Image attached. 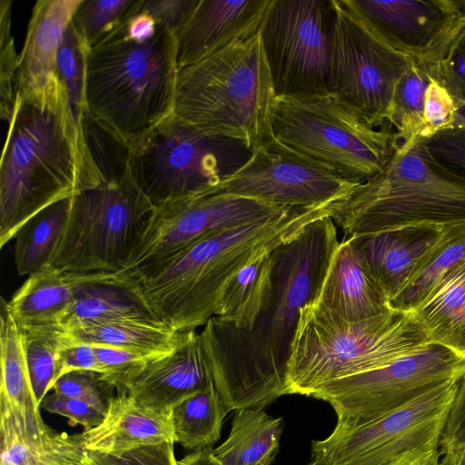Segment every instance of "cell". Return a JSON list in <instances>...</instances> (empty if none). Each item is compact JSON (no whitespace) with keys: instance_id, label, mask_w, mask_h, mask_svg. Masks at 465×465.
<instances>
[{"instance_id":"6da1fadb","label":"cell","mask_w":465,"mask_h":465,"mask_svg":"<svg viewBox=\"0 0 465 465\" xmlns=\"http://www.w3.org/2000/svg\"><path fill=\"white\" fill-rule=\"evenodd\" d=\"M339 243L330 216L309 223L271 252V293L251 329L213 316L198 333L228 411L264 408L288 394L286 370L300 311L316 301Z\"/></svg>"},{"instance_id":"7a4b0ae2","label":"cell","mask_w":465,"mask_h":465,"mask_svg":"<svg viewBox=\"0 0 465 465\" xmlns=\"http://www.w3.org/2000/svg\"><path fill=\"white\" fill-rule=\"evenodd\" d=\"M8 123L0 164V248L39 212L100 180L57 77L40 94H15Z\"/></svg>"},{"instance_id":"3957f363","label":"cell","mask_w":465,"mask_h":465,"mask_svg":"<svg viewBox=\"0 0 465 465\" xmlns=\"http://www.w3.org/2000/svg\"><path fill=\"white\" fill-rule=\"evenodd\" d=\"M331 206L289 207L282 213L203 238L113 275L131 288L165 325L195 330L215 316L225 282L257 257L292 239Z\"/></svg>"},{"instance_id":"277c9868","label":"cell","mask_w":465,"mask_h":465,"mask_svg":"<svg viewBox=\"0 0 465 465\" xmlns=\"http://www.w3.org/2000/svg\"><path fill=\"white\" fill-rule=\"evenodd\" d=\"M178 72L175 35L158 25L140 40L123 25L87 52L86 112L132 146L173 114Z\"/></svg>"},{"instance_id":"5b68a950","label":"cell","mask_w":465,"mask_h":465,"mask_svg":"<svg viewBox=\"0 0 465 465\" xmlns=\"http://www.w3.org/2000/svg\"><path fill=\"white\" fill-rule=\"evenodd\" d=\"M88 149L100 180L71 197L49 264L65 273H113L127 263L154 207L132 176L127 144L104 136Z\"/></svg>"},{"instance_id":"8992f818","label":"cell","mask_w":465,"mask_h":465,"mask_svg":"<svg viewBox=\"0 0 465 465\" xmlns=\"http://www.w3.org/2000/svg\"><path fill=\"white\" fill-rule=\"evenodd\" d=\"M430 343L414 312L391 309L351 322L308 303L291 344L287 393L312 397L331 381L382 368Z\"/></svg>"},{"instance_id":"52a82bcc","label":"cell","mask_w":465,"mask_h":465,"mask_svg":"<svg viewBox=\"0 0 465 465\" xmlns=\"http://www.w3.org/2000/svg\"><path fill=\"white\" fill-rule=\"evenodd\" d=\"M330 217L344 238L465 223V177L438 163L420 137L399 143L383 170L332 205Z\"/></svg>"},{"instance_id":"ba28073f","label":"cell","mask_w":465,"mask_h":465,"mask_svg":"<svg viewBox=\"0 0 465 465\" xmlns=\"http://www.w3.org/2000/svg\"><path fill=\"white\" fill-rule=\"evenodd\" d=\"M276 95L260 32L178 72L173 114L256 148L273 137Z\"/></svg>"},{"instance_id":"9c48e42d","label":"cell","mask_w":465,"mask_h":465,"mask_svg":"<svg viewBox=\"0 0 465 465\" xmlns=\"http://www.w3.org/2000/svg\"><path fill=\"white\" fill-rule=\"evenodd\" d=\"M272 129L283 146L356 183L381 173L398 143L390 126L371 125L330 94L276 97Z\"/></svg>"},{"instance_id":"30bf717a","label":"cell","mask_w":465,"mask_h":465,"mask_svg":"<svg viewBox=\"0 0 465 465\" xmlns=\"http://www.w3.org/2000/svg\"><path fill=\"white\" fill-rule=\"evenodd\" d=\"M130 148L132 176L153 207L205 194L239 172L254 148L170 115Z\"/></svg>"},{"instance_id":"8fae6325","label":"cell","mask_w":465,"mask_h":465,"mask_svg":"<svg viewBox=\"0 0 465 465\" xmlns=\"http://www.w3.org/2000/svg\"><path fill=\"white\" fill-rule=\"evenodd\" d=\"M334 0H272L259 32L276 97L329 94Z\"/></svg>"},{"instance_id":"7c38bea8","label":"cell","mask_w":465,"mask_h":465,"mask_svg":"<svg viewBox=\"0 0 465 465\" xmlns=\"http://www.w3.org/2000/svg\"><path fill=\"white\" fill-rule=\"evenodd\" d=\"M414 64L381 40L342 0H334L329 94L371 125L390 118L396 85Z\"/></svg>"},{"instance_id":"4fadbf2b","label":"cell","mask_w":465,"mask_h":465,"mask_svg":"<svg viewBox=\"0 0 465 465\" xmlns=\"http://www.w3.org/2000/svg\"><path fill=\"white\" fill-rule=\"evenodd\" d=\"M465 373V357L430 343L421 351L371 371L331 381L312 397L328 402L337 427H353L393 411Z\"/></svg>"},{"instance_id":"5bb4252c","label":"cell","mask_w":465,"mask_h":465,"mask_svg":"<svg viewBox=\"0 0 465 465\" xmlns=\"http://www.w3.org/2000/svg\"><path fill=\"white\" fill-rule=\"evenodd\" d=\"M450 381L406 404L312 441L315 465H382L440 438L459 381Z\"/></svg>"},{"instance_id":"9a60e30c","label":"cell","mask_w":465,"mask_h":465,"mask_svg":"<svg viewBox=\"0 0 465 465\" xmlns=\"http://www.w3.org/2000/svg\"><path fill=\"white\" fill-rule=\"evenodd\" d=\"M358 184L273 138L254 148L252 157L239 172L205 194H234L274 204L313 208L346 200Z\"/></svg>"},{"instance_id":"2e32d148","label":"cell","mask_w":465,"mask_h":465,"mask_svg":"<svg viewBox=\"0 0 465 465\" xmlns=\"http://www.w3.org/2000/svg\"><path fill=\"white\" fill-rule=\"evenodd\" d=\"M289 207L253 198L213 193L155 206L125 266L134 269L207 236L274 217Z\"/></svg>"},{"instance_id":"e0dca14e","label":"cell","mask_w":465,"mask_h":465,"mask_svg":"<svg viewBox=\"0 0 465 465\" xmlns=\"http://www.w3.org/2000/svg\"><path fill=\"white\" fill-rule=\"evenodd\" d=\"M381 40L414 64L435 65L465 15V0H342Z\"/></svg>"},{"instance_id":"ac0fdd59","label":"cell","mask_w":465,"mask_h":465,"mask_svg":"<svg viewBox=\"0 0 465 465\" xmlns=\"http://www.w3.org/2000/svg\"><path fill=\"white\" fill-rule=\"evenodd\" d=\"M213 384L198 333L181 331L170 351L148 360L125 379L118 393H128L143 408L169 415L181 401Z\"/></svg>"},{"instance_id":"d6986e66","label":"cell","mask_w":465,"mask_h":465,"mask_svg":"<svg viewBox=\"0 0 465 465\" xmlns=\"http://www.w3.org/2000/svg\"><path fill=\"white\" fill-rule=\"evenodd\" d=\"M272 0H199L176 35L178 69L259 32Z\"/></svg>"},{"instance_id":"ffe728a7","label":"cell","mask_w":465,"mask_h":465,"mask_svg":"<svg viewBox=\"0 0 465 465\" xmlns=\"http://www.w3.org/2000/svg\"><path fill=\"white\" fill-rule=\"evenodd\" d=\"M313 303L351 322L378 317L391 309L350 238L340 242Z\"/></svg>"},{"instance_id":"44dd1931","label":"cell","mask_w":465,"mask_h":465,"mask_svg":"<svg viewBox=\"0 0 465 465\" xmlns=\"http://www.w3.org/2000/svg\"><path fill=\"white\" fill-rule=\"evenodd\" d=\"M81 0H39L32 10L18 59L15 94L44 93L56 78V57Z\"/></svg>"},{"instance_id":"7402d4cb","label":"cell","mask_w":465,"mask_h":465,"mask_svg":"<svg viewBox=\"0 0 465 465\" xmlns=\"http://www.w3.org/2000/svg\"><path fill=\"white\" fill-rule=\"evenodd\" d=\"M441 231L430 226L404 227L347 238L351 240L390 303L405 288Z\"/></svg>"},{"instance_id":"603a6c76","label":"cell","mask_w":465,"mask_h":465,"mask_svg":"<svg viewBox=\"0 0 465 465\" xmlns=\"http://www.w3.org/2000/svg\"><path fill=\"white\" fill-rule=\"evenodd\" d=\"M0 426L25 434H40L50 427L40 414L24 346L23 333L2 299L0 314Z\"/></svg>"},{"instance_id":"cb8c5ba5","label":"cell","mask_w":465,"mask_h":465,"mask_svg":"<svg viewBox=\"0 0 465 465\" xmlns=\"http://www.w3.org/2000/svg\"><path fill=\"white\" fill-rule=\"evenodd\" d=\"M81 434L85 450L114 459L145 445L174 443L169 415L143 408L126 392L116 393L103 420Z\"/></svg>"},{"instance_id":"d4e9b609","label":"cell","mask_w":465,"mask_h":465,"mask_svg":"<svg viewBox=\"0 0 465 465\" xmlns=\"http://www.w3.org/2000/svg\"><path fill=\"white\" fill-rule=\"evenodd\" d=\"M66 274L74 285V295L55 326L63 331L120 319L159 320L131 288L112 273Z\"/></svg>"},{"instance_id":"484cf974","label":"cell","mask_w":465,"mask_h":465,"mask_svg":"<svg viewBox=\"0 0 465 465\" xmlns=\"http://www.w3.org/2000/svg\"><path fill=\"white\" fill-rule=\"evenodd\" d=\"M282 418L269 415L264 408L235 411L228 438L213 449L221 465H271L278 451Z\"/></svg>"},{"instance_id":"4316f807","label":"cell","mask_w":465,"mask_h":465,"mask_svg":"<svg viewBox=\"0 0 465 465\" xmlns=\"http://www.w3.org/2000/svg\"><path fill=\"white\" fill-rule=\"evenodd\" d=\"M74 285L50 264L28 276L7 308L20 327H55L73 302Z\"/></svg>"},{"instance_id":"83f0119b","label":"cell","mask_w":465,"mask_h":465,"mask_svg":"<svg viewBox=\"0 0 465 465\" xmlns=\"http://www.w3.org/2000/svg\"><path fill=\"white\" fill-rule=\"evenodd\" d=\"M413 312L433 343L465 357V262L449 272Z\"/></svg>"},{"instance_id":"f1b7e54d","label":"cell","mask_w":465,"mask_h":465,"mask_svg":"<svg viewBox=\"0 0 465 465\" xmlns=\"http://www.w3.org/2000/svg\"><path fill=\"white\" fill-rule=\"evenodd\" d=\"M61 331L73 341L151 354L172 351L181 337V331H173L159 320L151 319H120Z\"/></svg>"},{"instance_id":"f546056e","label":"cell","mask_w":465,"mask_h":465,"mask_svg":"<svg viewBox=\"0 0 465 465\" xmlns=\"http://www.w3.org/2000/svg\"><path fill=\"white\" fill-rule=\"evenodd\" d=\"M271 252L251 261L225 282L215 316L241 329L253 326L271 293Z\"/></svg>"},{"instance_id":"4dcf8cb0","label":"cell","mask_w":465,"mask_h":465,"mask_svg":"<svg viewBox=\"0 0 465 465\" xmlns=\"http://www.w3.org/2000/svg\"><path fill=\"white\" fill-rule=\"evenodd\" d=\"M465 262V223L443 228L421 259L402 292L390 302L391 309L413 312L455 268Z\"/></svg>"},{"instance_id":"1f68e13d","label":"cell","mask_w":465,"mask_h":465,"mask_svg":"<svg viewBox=\"0 0 465 465\" xmlns=\"http://www.w3.org/2000/svg\"><path fill=\"white\" fill-rule=\"evenodd\" d=\"M0 465H80L86 452L81 433L49 428L30 435L0 427Z\"/></svg>"},{"instance_id":"d6a6232c","label":"cell","mask_w":465,"mask_h":465,"mask_svg":"<svg viewBox=\"0 0 465 465\" xmlns=\"http://www.w3.org/2000/svg\"><path fill=\"white\" fill-rule=\"evenodd\" d=\"M228 412L213 384L185 399L169 414L174 443L193 451L213 449Z\"/></svg>"},{"instance_id":"836d02e7","label":"cell","mask_w":465,"mask_h":465,"mask_svg":"<svg viewBox=\"0 0 465 465\" xmlns=\"http://www.w3.org/2000/svg\"><path fill=\"white\" fill-rule=\"evenodd\" d=\"M70 198L56 202L25 223L15 237L19 275H31L50 263L68 217Z\"/></svg>"},{"instance_id":"e575fe53","label":"cell","mask_w":465,"mask_h":465,"mask_svg":"<svg viewBox=\"0 0 465 465\" xmlns=\"http://www.w3.org/2000/svg\"><path fill=\"white\" fill-rule=\"evenodd\" d=\"M431 78L426 66L414 64L398 82L388 120L398 143L422 136L425 94Z\"/></svg>"},{"instance_id":"d590c367","label":"cell","mask_w":465,"mask_h":465,"mask_svg":"<svg viewBox=\"0 0 465 465\" xmlns=\"http://www.w3.org/2000/svg\"><path fill=\"white\" fill-rule=\"evenodd\" d=\"M141 0H81L71 24L87 50L107 40L139 10Z\"/></svg>"},{"instance_id":"8d00e7d4","label":"cell","mask_w":465,"mask_h":465,"mask_svg":"<svg viewBox=\"0 0 465 465\" xmlns=\"http://www.w3.org/2000/svg\"><path fill=\"white\" fill-rule=\"evenodd\" d=\"M20 328L33 391L40 405L55 382L61 332L54 326Z\"/></svg>"},{"instance_id":"74e56055","label":"cell","mask_w":465,"mask_h":465,"mask_svg":"<svg viewBox=\"0 0 465 465\" xmlns=\"http://www.w3.org/2000/svg\"><path fill=\"white\" fill-rule=\"evenodd\" d=\"M88 50L72 24L68 25L56 57V77L63 84L74 121L83 126L85 107V70Z\"/></svg>"},{"instance_id":"f35d334b","label":"cell","mask_w":465,"mask_h":465,"mask_svg":"<svg viewBox=\"0 0 465 465\" xmlns=\"http://www.w3.org/2000/svg\"><path fill=\"white\" fill-rule=\"evenodd\" d=\"M12 1H0V113L9 122L15 99V78L19 54L11 33Z\"/></svg>"},{"instance_id":"ab89813d","label":"cell","mask_w":465,"mask_h":465,"mask_svg":"<svg viewBox=\"0 0 465 465\" xmlns=\"http://www.w3.org/2000/svg\"><path fill=\"white\" fill-rule=\"evenodd\" d=\"M52 391L60 395L84 401L106 413L116 389L103 379L100 373L76 371L60 377Z\"/></svg>"},{"instance_id":"60d3db41","label":"cell","mask_w":465,"mask_h":465,"mask_svg":"<svg viewBox=\"0 0 465 465\" xmlns=\"http://www.w3.org/2000/svg\"><path fill=\"white\" fill-rule=\"evenodd\" d=\"M429 71L460 105L465 104V15L442 57Z\"/></svg>"},{"instance_id":"b9f144b4","label":"cell","mask_w":465,"mask_h":465,"mask_svg":"<svg viewBox=\"0 0 465 465\" xmlns=\"http://www.w3.org/2000/svg\"><path fill=\"white\" fill-rule=\"evenodd\" d=\"M421 141L438 163L465 177V126H450Z\"/></svg>"},{"instance_id":"7bdbcfd3","label":"cell","mask_w":465,"mask_h":465,"mask_svg":"<svg viewBox=\"0 0 465 465\" xmlns=\"http://www.w3.org/2000/svg\"><path fill=\"white\" fill-rule=\"evenodd\" d=\"M459 107V103L450 92L431 78L425 94L424 132L420 138L451 126Z\"/></svg>"},{"instance_id":"ee69618b","label":"cell","mask_w":465,"mask_h":465,"mask_svg":"<svg viewBox=\"0 0 465 465\" xmlns=\"http://www.w3.org/2000/svg\"><path fill=\"white\" fill-rule=\"evenodd\" d=\"M40 407L47 412L67 418L71 426L81 425L84 430L97 426L105 416L104 412L84 401L54 392L45 396Z\"/></svg>"},{"instance_id":"f6af8a7d","label":"cell","mask_w":465,"mask_h":465,"mask_svg":"<svg viewBox=\"0 0 465 465\" xmlns=\"http://www.w3.org/2000/svg\"><path fill=\"white\" fill-rule=\"evenodd\" d=\"M465 447V373L442 428L439 450L440 456L458 455Z\"/></svg>"},{"instance_id":"bcb514c9","label":"cell","mask_w":465,"mask_h":465,"mask_svg":"<svg viewBox=\"0 0 465 465\" xmlns=\"http://www.w3.org/2000/svg\"><path fill=\"white\" fill-rule=\"evenodd\" d=\"M199 0H141L140 11L177 35Z\"/></svg>"},{"instance_id":"7dc6e473","label":"cell","mask_w":465,"mask_h":465,"mask_svg":"<svg viewBox=\"0 0 465 465\" xmlns=\"http://www.w3.org/2000/svg\"><path fill=\"white\" fill-rule=\"evenodd\" d=\"M60 332L62 342L58 352L55 381L63 375L76 371H94L101 374V367L94 346L70 341L61 331Z\"/></svg>"},{"instance_id":"c3c4849f","label":"cell","mask_w":465,"mask_h":465,"mask_svg":"<svg viewBox=\"0 0 465 465\" xmlns=\"http://www.w3.org/2000/svg\"><path fill=\"white\" fill-rule=\"evenodd\" d=\"M173 442L163 441L127 451L118 459L117 465H179L175 459Z\"/></svg>"},{"instance_id":"681fc988","label":"cell","mask_w":465,"mask_h":465,"mask_svg":"<svg viewBox=\"0 0 465 465\" xmlns=\"http://www.w3.org/2000/svg\"><path fill=\"white\" fill-rule=\"evenodd\" d=\"M439 440L436 438L382 465H439Z\"/></svg>"},{"instance_id":"f907efd6","label":"cell","mask_w":465,"mask_h":465,"mask_svg":"<svg viewBox=\"0 0 465 465\" xmlns=\"http://www.w3.org/2000/svg\"><path fill=\"white\" fill-rule=\"evenodd\" d=\"M179 465H221L213 453V449L192 451L178 460Z\"/></svg>"},{"instance_id":"816d5d0a","label":"cell","mask_w":465,"mask_h":465,"mask_svg":"<svg viewBox=\"0 0 465 465\" xmlns=\"http://www.w3.org/2000/svg\"><path fill=\"white\" fill-rule=\"evenodd\" d=\"M80 465H117V464L109 456L86 450L85 455H84L82 462L80 463Z\"/></svg>"},{"instance_id":"f5cc1de1","label":"cell","mask_w":465,"mask_h":465,"mask_svg":"<svg viewBox=\"0 0 465 465\" xmlns=\"http://www.w3.org/2000/svg\"><path fill=\"white\" fill-rule=\"evenodd\" d=\"M451 126H465V104L460 105Z\"/></svg>"},{"instance_id":"db71d44e","label":"cell","mask_w":465,"mask_h":465,"mask_svg":"<svg viewBox=\"0 0 465 465\" xmlns=\"http://www.w3.org/2000/svg\"><path fill=\"white\" fill-rule=\"evenodd\" d=\"M456 456L444 455L440 459L439 465H454Z\"/></svg>"},{"instance_id":"11a10c76","label":"cell","mask_w":465,"mask_h":465,"mask_svg":"<svg viewBox=\"0 0 465 465\" xmlns=\"http://www.w3.org/2000/svg\"><path fill=\"white\" fill-rule=\"evenodd\" d=\"M454 465H465V447L456 455Z\"/></svg>"},{"instance_id":"9f6ffc18","label":"cell","mask_w":465,"mask_h":465,"mask_svg":"<svg viewBox=\"0 0 465 465\" xmlns=\"http://www.w3.org/2000/svg\"><path fill=\"white\" fill-rule=\"evenodd\" d=\"M307 465H315V462L313 460H311Z\"/></svg>"}]
</instances>
